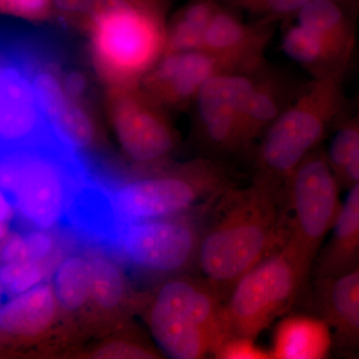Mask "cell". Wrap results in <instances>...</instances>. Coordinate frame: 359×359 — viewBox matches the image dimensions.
<instances>
[{"instance_id": "cell-1", "label": "cell", "mask_w": 359, "mask_h": 359, "mask_svg": "<svg viewBox=\"0 0 359 359\" xmlns=\"http://www.w3.org/2000/svg\"><path fill=\"white\" fill-rule=\"evenodd\" d=\"M212 221L202 231L197 264L205 282L223 297L236 283L285 241L282 189L252 178L231 185L218 199Z\"/></svg>"}, {"instance_id": "cell-2", "label": "cell", "mask_w": 359, "mask_h": 359, "mask_svg": "<svg viewBox=\"0 0 359 359\" xmlns=\"http://www.w3.org/2000/svg\"><path fill=\"white\" fill-rule=\"evenodd\" d=\"M349 65L311 78L294 103L261 137L252 178L283 188V182L330 130L346 117L344 77Z\"/></svg>"}, {"instance_id": "cell-3", "label": "cell", "mask_w": 359, "mask_h": 359, "mask_svg": "<svg viewBox=\"0 0 359 359\" xmlns=\"http://www.w3.org/2000/svg\"><path fill=\"white\" fill-rule=\"evenodd\" d=\"M90 177L83 157L56 137L1 151V193L13 203L16 214L39 230L65 219L75 194Z\"/></svg>"}, {"instance_id": "cell-4", "label": "cell", "mask_w": 359, "mask_h": 359, "mask_svg": "<svg viewBox=\"0 0 359 359\" xmlns=\"http://www.w3.org/2000/svg\"><path fill=\"white\" fill-rule=\"evenodd\" d=\"M224 297L205 280L171 276L149 304L151 334L169 358L198 359L215 354L228 339Z\"/></svg>"}, {"instance_id": "cell-5", "label": "cell", "mask_w": 359, "mask_h": 359, "mask_svg": "<svg viewBox=\"0 0 359 359\" xmlns=\"http://www.w3.org/2000/svg\"><path fill=\"white\" fill-rule=\"evenodd\" d=\"M340 191L339 179L323 146L304 158L283 182L282 248L308 273L339 216Z\"/></svg>"}, {"instance_id": "cell-6", "label": "cell", "mask_w": 359, "mask_h": 359, "mask_svg": "<svg viewBox=\"0 0 359 359\" xmlns=\"http://www.w3.org/2000/svg\"><path fill=\"white\" fill-rule=\"evenodd\" d=\"M231 186L226 170L197 160L157 176L105 185L116 217L122 223L191 215L218 200Z\"/></svg>"}, {"instance_id": "cell-7", "label": "cell", "mask_w": 359, "mask_h": 359, "mask_svg": "<svg viewBox=\"0 0 359 359\" xmlns=\"http://www.w3.org/2000/svg\"><path fill=\"white\" fill-rule=\"evenodd\" d=\"M87 28L94 65L113 89H131L165 50L162 20L130 4L99 16Z\"/></svg>"}, {"instance_id": "cell-8", "label": "cell", "mask_w": 359, "mask_h": 359, "mask_svg": "<svg viewBox=\"0 0 359 359\" xmlns=\"http://www.w3.org/2000/svg\"><path fill=\"white\" fill-rule=\"evenodd\" d=\"M309 275L283 248L264 257L226 295L224 318L229 337L256 339L289 311Z\"/></svg>"}, {"instance_id": "cell-9", "label": "cell", "mask_w": 359, "mask_h": 359, "mask_svg": "<svg viewBox=\"0 0 359 359\" xmlns=\"http://www.w3.org/2000/svg\"><path fill=\"white\" fill-rule=\"evenodd\" d=\"M202 231L191 215L121 224L111 249L134 268L159 276H180L197 264Z\"/></svg>"}, {"instance_id": "cell-10", "label": "cell", "mask_w": 359, "mask_h": 359, "mask_svg": "<svg viewBox=\"0 0 359 359\" xmlns=\"http://www.w3.org/2000/svg\"><path fill=\"white\" fill-rule=\"evenodd\" d=\"M53 137L33 88L27 51L6 49L0 68L1 151L36 145Z\"/></svg>"}, {"instance_id": "cell-11", "label": "cell", "mask_w": 359, "mask_h": 359, "mask_svg": "<svg viewBox=\"0 0 359 359\" xmlns=\"http://www.w3.org/2000/svg\"><path fill=\"white\" fill-rule=\"evenodd\" d=\"M255 72H219L200 90L195 100L198 131L210 148L224 153L244 151L245 110Z\"/></svg>"}, {"instance_id": "cell-12", "label": "cell", "mask_w": 359, "mask_h": 359, "mask_svg": "<svg viewBox=\"0 0 359 359\" xmlns=\"http://www.w3.org/2000/svg\"><path fill=\"white\" fill-rule=\"evenodd\" d=\"M238 13L222 4L199 50L214 59L223 72L254 73L268 62L266 51L278 23L264 20L245 22Z\"/></svg>"}, {"instance_id": "cell-13", "label": "cell", "mask_w": 359, "mask_h": 359, "mask_svg": "<svg viewBox=\"0 0 359 359\" xmlns=\"http://www.w3.org/2000/svg\"><path fill=\"white\" fill-rule=\"evenodd\" d=\"M28 61L33 88L52 133L66 147L83 156L92 150L97 141L91 117L66 91L57 66L30 52Z\"/></svg>"}, {"instance_id": "cell-14", "label": "cell", "mask_w": 359, "mask_h": 359, "mask_svg": "<svg viewBox=\"0 0 359 359\" xmlns=\"http://www.w3.org/2000/svg\"><path fill=\"white\" fill-rule=\"evenodd\" d=\"M110 106L116 136L125 154L134 162H159L176 147V133L170 123L131 89H113Z\"/></svg>"}, {"instance_id": "cell-15", "label": "cell", "mask_w": 359, "mask_h": 359, "mask_svg": "<svg viewBox=\"0 0 359 359\" xmlns=\"http://www.w3.org/2000/svg\"><path fill=\"white\" fill-rule=\"evenodd\" d=\"M66 325L51 283H40L1 304V347L15 351L48 344L57 332H67Z\"/></svg>"}, {"instance_id": "cell-16", "label": "cell", "mask_w": 359, "mask_h": 359, "mask_svg": "<svg viewBox=\"0 0 359 359\" xmlns=\"http://www.w3.org/2000/svg\"><path fill=\"white\" fill-rule=\"evenodd\" d=\"M309 81L290 70L266 65L255 72L245 110L243 150L252 147L294 103Z\"/></svg>"}, {"instance_id": "cell-17", "label": "cell", "mask_w": 359, "mask_h": 359, "mask_svg": "<svg viewBox=\"0 0 359 359\" xmlns=\"http://www.w3.org/2000/svg\"><path fill=\"white\" fill-rule=\"evenodd\" d=\"M316 302L320 316L332 332L341 353L359 351V266L339 275L316 278Z\"/></svg>"}, {"instance_id": "cell-18", "label": "cell", "mask_w": 359, "mask_h": 359, "mask_svg": "<svg viewBox=\"0 0 359 359\" xmlns=\"http://www.w3.org/2000/svg\"><path fill=\"white\" fill-rule=\"evenodd\" d=\"M219 72L216 61L204 52L165 54L149 75L147 86L161 103L183 107L195 102L205 82Z\"/></svg>"}, {"instance_id": "cell-19", "label": "cell", "mask_w": 359, "mask_h": 359, "mask_svg": "<svg viewBox=\"0 0 359 359\" xmlns=\"http://www.w3.org/2000/svg\"><path fill=\"white\" fill-rule=\"evenodd\" d=\"M359 0H311L294 20L337 57L351 58L355 46Z\"/></svg>"}, {"instance_id": "cell-20", "label": "cell", "mask_w": 359, "mask_h": 359, "mask_svg": "<svg viewBox=\"0 0 359 359\" xmlns=\"http://www.w3.org/2000/svg\"><path fill=\"white\" fill-rule=\"evenodd\" d=\"M347 191L330 240L314 262L316 278L339 275L359 266V182Z\"/></svg>"}, {"instance_id": "cell-21", "label": "cell", "mask_w": 359, "mask_h": 359, "mask_svg": "<svg viewBox=\"0 0 359 359\" xmlns=\"http://www.w3.org/2000/svg\"><path fill=\"white\" fill-rule=\"evenodd\" d=\"M334 347L332 332L320 316L295 314L283 318L273 334L271 358L323 359Z\"/></svg>"}, {"instance_id": "cell-22", "label": "cell", "mask_w": 359, "mask_h": 359, "mask_svg": "<svg viewBox=\"0 0 359 359\" xmlns=\"http://www.w3.org/2000/svg\"><path fill=\"white\" fill-rule=\"evenodd\" d=\"M92 269L90 325L120 320L130 302L128 283L124 271L114 259L105 255L89 257Z\"/></svg>"}, {"instance_id": "cell-23", "label": "cell", "mask_w": 359, "mask_h": 359, "mask_svg": "<svg viewBox=\"0 0 359 359\" xmlns=\"http://www.w3.org/2000/svg\"><path fill=\"white\" fill-rule=\"evenodd\" d=\"M51 285L66 323L76 318L90 323L92 297V269L89 257L70 255L52 273Z\"/></svg>"}, {"instance_id": "cell-24", "label": "cell", "mask_w": 359, "mask_h": 359, "mask_svg": "<svg viewBox=\"0 0 359 359\" xmlns=\"http://www.w3.org/2000/svg\"><path fill=\"white\" fill-rule=\"evenodd\" d=\"M219 0H190L180 8L166 30L165 54L199 50L210 23L221 8Z\"/></svg>"}, {"instance_id": "cell-25", "label": "cell", "mask_w": 359, "mask_h": 359, "mask_svg": "<svg viewBox=\"0 0 359 359\" xmlns=\"http://www.w3.org/2000/svg\"><path fill=\"white\" fill-rule=\"evenodd\" d=\"M282 47L283 52L299 63L311 78L320 76L340 65H349L351 60L337 57L313 33L299 23H285Z\"/></svg>"}, {"instance_id": "cell-26", "label": "cell", "mask_w": 359, "mask_h": 359, "mask_svg": "<svg viewBox=\"0 0 359 359\" xmlns=\"http://www.w3.org/2000/svg\"><path fill=\"white\" fill-rule=\"evenodd\" d=\"M327 155L337 178L359 157V99L353 114L346 116L337 125Z\"/></svg>"}, {"instance_id": "cell-27", "label": "cell", "mask_w": 359, "mask_h": 359, "mask_svg": "<svg viewBox=\"0 0 359 359\" xmlns=\"http://www.w3.org/2000/svg\"><path fill=\"white\" fill-rule=\"evenodd\" d=\"M224 6L252 16L254 20L275 21L285 25L311 0H219Z\"/></svg>"}, {"instance_id": "cell-28", "label": "cell", "mask_w": 359, "mask_h": 359, "mask_svg": "<svg viewBox=\"0 0 359 359\" xmlns=\"http://www.w3.org/2000/svg\"><path fill=\"white\" fill-rule=\"evenodd\" d=\"M83 358L96 359H151L159 358L152 347L136 339L124 337H109L85 353H78Z\"/></svg>"}, {"instance_id": "cell-29", "label": "cell", "mask_w": 359, "mask_h": 359, "mask_svg": "<svg viewBox=\"0 0 359 359\" xmlns=\"http://www.w3.org/2000/svg\"><path fill=\"white\" fill-rule=\"evenodd\" d=\"M44 269L41 262L23 261L1 264L2 294L18 295L42 283Z\"/></svg>"}, {"instance_id": "cell-30", "label": "cell", "mask_w": 359, "mask_h": 359, "mask_svg": "<svg viewBox=\"0 0 359 359\" xmlns=\"http://www.w3.org/2000/svg\"><path fill=\"white\" fill-rule=\"evenodd\" d=\"M128 4L126 0H52L53 11L88 27L96 18Z\"/></svg>"}, {"instance_id": "cell-31", "label": "cell", "mask_w": 359, "mask_h": 359, "mask_svg": "<svg viewBox=\"0 0 359 359\" xmlns=\"http://www.w3.org/2000/svg\"><path fill=\"white\" fill-rule=\"evenodd\" d=\"M214 355L224 359H268L271 351H264L252 337L231 335L217 349Z\"/></svg>"}, {"instance_id": "cell-32", "label": "cell", "mask_w": 359, "mask_h": 359, "mask_svg": "<svg viewBox=\"0 0 359 359\" xmlns=\"http://www.w3.org/2000/svg\"><path fill=\"white\" fill-rule=\"evenodd\" d=\"M2 13L30 20H43L53 11L52 0H0Z\"/></svg>"}, {"instance_id": "cell-33", "label": "cell", "mask_w": 359, "mask_h": 359, "mask_svg": "<svg viewBox=\"0 0 359 359\" xmlns=\"http://www.w3.org/2000/svg\"><path fill=\"white\" fill-rule=\"evenodd\" d=\"M27 261L42 262L53 250V238L45 230H39L23 236Z\"/></svg>"}, {"instance_id": "cell-34", "label": "cell", "mask_w": 359, "mask_h": 359, "mask_svg": "<svg viewBox=\"0 0 359 359\" xmlns=\"http://www.w3.org/2000/svg\"><path fill=\"white\" fill-rule=\"evenodd\" d=\"M62 80L67 93L76 100H79L86 87L83 75L77 72H70L62 76Z\"/></svg>"}, {"instance_id": "cell-35", "label": "cell", "mask_w": 359, "mask_h": 359, "mask_svg": "<svg viewBox=\"0 0 359 359\" xmlns=\"http://www.w3.org/2000/svg\"><path fill=\"white\" fill-rule=\"evenodd\" d=\"M126 1L136 8L152 14L160 20H162L169 4V0H126Z\"/></svg>"}, {"instance_id": "cell-36", "label": "cell", "mask_w": 359, "mask_h": 359, "mask_svg": "<svg viewBox=\"0 0 359 359\" xmlns=\"http://www.w3.org/2000/svg\"><path fill=\"white\" fill-rule=\"evenodd\" d=\"M341 190H348L351 186L359 182V157L349 165L339 176Z\"/></svg>"}]
</instances>
